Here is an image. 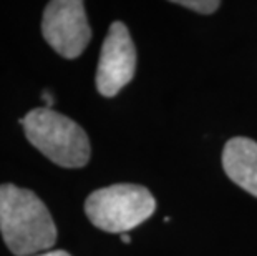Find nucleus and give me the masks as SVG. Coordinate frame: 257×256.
I'll return each instance as SVG.
<instances>
[{"instance_id": "obj_1", "label": "nucleus", "mask_w": 257, "mask_h": 256, "mask_svg": "<svg viewBox=\"0 0 257 256\" xmlns=\"http://www.w3.org/2000/svg\"><path fill=\"white\" fill-rule=\"evenodd\" d=\"M0 233L15 256H30L57 243V226L45 203L17 185H0Z\"/></svg>"}, {"instance_id": "obj_3", "label": "nucleus", "mask_w": 257, "mask_h": 256, "mask_svg": "<svg viewBox=\"0 0 257 256\" xmlns=\"http://www.w3.org/2000/svg\"><path fill=\"white\" fill-rule=\"evenodd\" d=\"M156 210L151 192L141 185L118 183L93 192L85 201L88 220L106 233H126Z\"/></svg>"}, {"instance_id": "obj_8", "label": "nucleus", "mask_w": 257, "mask_h": 256, "mask_svg": "<svg viewBox=\"0 0 257 256\" xmlns=\"http://www.w3.org/2000/svg\"><path fill=\"white\" fill-rule=\"evenodd\" d=\"M42 99L45 100V108H52L53 107V102H55V99H53V95L48 90L42 92Z\"/></svg>"}, {"instance_id": "obj_7", "label": "nucleus", "mask_w": 257, "mask_h": 256, "mask_svg": "<svg viewBox=\"0 0 257 256\" xmlns=\"http://www.w3.org/2000/svg\"><path fill=\"white\" fill-rule=\"evenodd\" d=\"M174 4L181 5V7H186L189 10H194V12L202 14V15H209L221 7L219 0H179V2H174Z\"/></svg>"}, {"instance_id": "obj_10", "label": "nucleus", "mask_w": 257, "mask_h": 256, "mask_svg": "<svg viewBox=\"0 0 257 256\" xmlns=\"http://www.w3.org/2000/svg\"><path fill=\"white\" fill-rule=\"evenodd\" d=\"M119 238H121L123 243H131V236L126 235V233H123V235H119Z\"/></svg>"}, {"instance_id": "obj_4", "label": "nucleus", "mask_w": 257, "mask_h": 256, "mask_svg": "<svg viewBox=\"0 0 257 256\" xmlns=\"http://www.w3.org/2000/svg\"><path fill=\"white\" fill-rule=\"evenodd\" d=\"M42 34L47 43L63 58L80 57L91 40V29L80 0H53L43 12Z\"/></svg>"}, {"instance_id": "obj_6", "label": "nucleus", "mask_w": 257, "mask_h": 256, "mask_svg": "<svg viewBox=\"0 0 257 256\" xmlns=\"http://www.w3.org/2000/svg\"><path fill=\"white\" fill-rule=\"evenodd\" d=\"M222 168L231 182L257 198V141L245 137L229 140L222 151Z\"/></svg>"}, {"instance_id": "obj_5", "label": "nucleus", "mask_w": 257, "mask_h": 256, "mask_svg": "<svg viewBox=\"0 0 257 256\" xmlns=\"http://www.w3.org/2000/svg\"><path fill=\"white\" fill-rule=\"evenodd\" d=\"M136 48L128 27L113 22L103 42L96 68V89L103 97L111 99L135 77Z\"/></svg>"}, {"instance_id": "obj_9", "label": "nucleus", "mask_w": 257, "mask_h": 256, "mask_svg": "<svg viewBox=\"0 0 257 256\" xmlns=\"http://www.w3.org/2000/svg\"><path fill=\"white\" fill-rule=\"evenodd\" d=\"M37 256H70V254L67 251H63V249H55V251H47V253H42Z\"/></svg>"}, {"instance_id": "obj_2", "label": "nucleus", "mask_w": 257, "mask_h": 256, "mask_svg": "<svg viewBox=\"0 0 257 256\" xmlns=\"http://www.w3.org/2000/svg\"><path fill=\"white\" fill-rule=\"evenodd\" d=\"M19 123L24 125L27 140L58 166L81 168L88 163V137L72 118L42 107L30 110Z\"/></svg>"}]
</instances>
